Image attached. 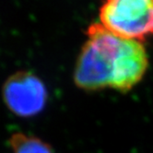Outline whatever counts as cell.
Here are the masks:
<instances>
[{
	"mask_svg": "<svg viewBox=\"0 0 153 153\" xmlns=\"http://www.w3.org/2000/svg\"><path fill=\"white\" fill-rule=\"evenodd\" d=\"M99 19L112 33L143 42L153 36V0H102Z\"/></svg>",
	"mask_w": 153,
	"mask_h": 153,
	"instance_id": "7a4b0ae2",
	"label": "cell"
},
{
	"mask_svg": "<svg viewBox=\"0 0 153 153\" xmlns=\"http://www.w3.org/2000/svg\"><path fill=\"white\" fill-rule=\"evenodd\" d=\"M149 68L143 42L119 37L93 23L76 59L73 79L86 91L114 90L126 92L136 87Z\"/></svg>",
	"mask_w": 153,
	"mask_h": 153,
	"instance_id": "6da1fadb",
	"label": "cell"
},
{
	"mask_svg": "<svg viewBox=\"0 0 153 153\" xmlns=\"http://www.w3.org/2000/svg\"><path fill=\"white\" fill-rule=\"evenodd\" d=\"M3 100L8 110L19 117H32L45 109L48 93L42 80L30 71H18L3 85Z\"/></svg>",
	"mask_w": 153,
	"mask_h": 153,
	"instance_id": "3957f363",
	"label": "cell"
},
{
	"mask_svg": "<svg viewBox=\"0 0 153 153\" xmlns=\"http://www.w3.org/2000/svg\"><path fill=\"white\" fill-rule=\"evenodd\" d=\"M8 144L13 153H53L51 146L39 137L24 133H15Z\"/></svg>",
	"mask_w": 153,
	"mask_h": 153,
	"instance_id": "277c9868",
	"label": "cell"
}]
</instances>
